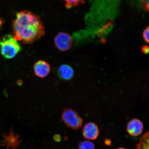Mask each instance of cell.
Returning <instances> with one entry per match:
<instances>
[{
    "label": "cell",
    "instance_id": "3",
    "mask_svg": "<svg viewBox=\"0 0 149 149\" xmlns=\"http://www.w3.org/2000/svg\"><path fill=\"white\" fill-rule=\"evenodd\" d=\"M61 119L69 127L76 130L82 125V118L75 111L70 109H66L63 111Z\"/></svg>",
    "mask_w": 149,
    "mask_h": 149
},
{
    "label": "cell",
    "instance_id": "7",
    "mask_svg": "<svg viewBox=\"0 0 149 149\" xmlns=\"http://www.w3.org/2000/svg\"><path fill=\"white\" fill-rule=\"evenodd\" d=\"M144 126L142 122L137 119H133L128 123L127 130L132 136L137 137L142 133Z\"/></svg>",
    "mask_w": 149,
    "mask_h": 149
},
{
    "label": "cell",
    "instance_id": "9",
    "mask_svg": "<svg viewBox=\"0 0 149 149\" xmlns=\"http://www.w3.org/2000/svg\"><path fill=\"white\" fill-rule=\"evenodd\" d=\"M136 149H149V132L145 133L140 139Z\"/></svg>",
    "mask_w": 149,
    "mask_h": 149
},
{
    "label": "cell",
    "instance_id": "15",
    "mask_svg": "<svg viewBox=\"0 0 149 149\" xmlns=\"http://www.w3.org/2000/svg\"><path fill=\"white\" fill-rule=\"evenodd\" d=\"M54 139L56 141H58L61 140V137L59 135H56L54 137Z\"/></svg>",
    "mask_w": 149,
    "mask_h": 149
},
{
    "label": "cell",
    "instance_id": "5",
    "mask_svg": "<svg viewBox=\"0 0 149 149\" xmlns=\"http://www.w3.org/2000/svg\"><path fill=\"white\" fill-rule=\"evenodd\" d=\"M99 133L98 126L94 123H88L84 127L82 133L86 139L94 140L97 138Z\"/></svg>",
    "mask_w": 149,
    "mask_h": 149
},
{
    "label": "cell",
    "instance_id": "10",
    "mask_svg": "<svg viewBox=\"0 0 149 149\" xmlns=\"http://www.w3.org/2000/svg\"><path fill=\"white\" fill-rule=\"evenodd\" d=\"M67 8H70L84 3L86 0H63Z\"/></svg>",
    "mask_w": 149,
    "mask_h": 149
},
{
    "label": "cell",
    "instance_id": "8",
    "mask_svg": "<svg viewBox=\"0 0 149 149\" xmlns=\"http://www.w3.org/2000/svg\"><path fill=\"white\" fill-rule=\"evenodd\" d=\"M74 72L73 69L70 65L63 64L59 67L58 70L59 77L62 80L68 81L73 77Z\"/></svg>",
    "mask_w": 149,
    "mask_h": 149
},
{
    "label": "cell",
    "instance_id": "2",
    "mask_svg": "<svg viewBox=\"0 0 149 149\" xmlns=\"http://www.w3.org/2000/svg\"><path fill=\"white\" fill-rule=\"evenodd\" d=\"M21 49L17 41L12 35H6L0 40V51L6 59L13 58Z\"/></svg>",
    "mask_w": 149,
    "mask_h": 149
},
{
    "label": "cell",
    "instance_id": "6",
    "mask_svg": "<svg viewBox=\"0 0 149 149\" xmlns=\"http://www.w3.org/2000/svg\"><path fill=\"white\" fill-rule=\"evenodd\" d=\"M51 70L49 64L43 60L36 61L33 66V70L35 74L40 78L47 77L49 74Z\"/></svg>",
    "mask_w": 149,
    "mask_h": 149
},
{
    "label": "cell",
    "instance_id": "4",
    "mask_svg": "<svg viewBox=\"0 0 149 149\" xmlns=\"http://www.w3.org/2000/svg\"><path fill=\"white\" fill-rule=\"evenodd\" d=\"M73 42L72 36L68 33L64 32L58 33L54 40L56 47L63 52L70 49L72 47Z\"/></svg>",
    "mask_w": 149,
    "mask_h": 149
},
{
    "label": "cell",
    "instance_id": "11",
    "mask_svg": "<svg viewBox=\"0 0 149 149\" xmlns=\"http://www.w3.org/2000/svg\"><path fill=\"white\" fill-rule=\"evenodd\" d=\"M79 149H95L94 143L91 141H86L79 143Z\"/></svg>",
    "mask_w": 149,
    "mask_h": 149
},
{
    "label": "cell",
    "instance_id": "12",
    "mask_svg": "<svg viewBox=\"0 0 149 149\" xmlns=\"http://www.w3.org/2000/svg\"><path fill=\"white\" fill-rule=\"evenodd\" d=\"M143 37L145 41L149 44V26L143 31Z\"/></svg>",
    "mask_w": 149,
    "mask_h": 149
},
{
    "label": "cell",
    "instance_id": "1",
    "mask_svg": "<svg viewBox=\"0 0 149 149\" xmlns=\"http://www.w3.org/2000/svg\"><path fill=\"white\" fill-rule=\"evenodd\" d=\"M13 29L14 38L24 44L33 43L45 34L40 17L29 11L17 13L13 22Z\"/></svg>",
    "mask_w": 149,
    "mask_h": 149
},
{
    "label": "cell",
    "instance_id": "16",
    "mask_svg": "<svg viewBox=\"0 0 149 149\" xmlns=\"http://www.w3.org/2000/svg\"><path fill=\"white\" fill-rule=\"evenodd\" d=\"M116 149H126L125 148H117Z\"/></svg>",
    "mask_w": 149,
    "mask_h": 149
},
{
    "label": "cell",
    "instance_id": "14",
    "mask_svg": "<svg viewBox=\"0 0 149 149\" xmlns=\"http://www.w3.org/2000/svg\"><path fill=\"white\" fill-rule=\"evenodd\" d=\"M144 4L145 8L149 12V0H146Z\"/></svg>",
    "mask_w": 149,
    "mask_h": 149
},
{
    "label": "cell",
    "instance_id": "13",
    "mask_svg": "<svg viewBox=\"0 0 149 149\" xmlns=\"http://www.w3.org/2000/svg\"><path fill=\"white\" fill-rule=\"evenodd\" d=\"M143 53L147 54L149 53V47L148 46H144L142 49Z\"/></svg>",
    "mask_w": 149,
    "mask_h": 149
}]
</instances>
